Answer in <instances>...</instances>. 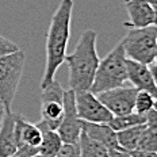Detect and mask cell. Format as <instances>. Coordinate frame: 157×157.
<instances>
[{
	"instance_id": "obj_10",
	"label": "cell",
	"mask_w": 157,
	"mask_h": 157,
	"mask_svg": "<svg viewBox=\"0 0 157 157\" xmlns=\"http://www.w3.org/2000/svg\"><path fill=\"white\" fill-rule=\"evenodd\" d=\"M81 130L88 137L94 138L95 141L103 144L109 150V157L113 156H127V153L119 146L117 141V132L109 126V123H96L81 121Z\"/></svg>"
},
{
	"instance_id": "obj_2",
	"label": "cell",
	"mask_w": 157,
	"mask_h": 157,
	"mask_svg": "<svg viewBox=\"0 0 157 157\" xmlns=\"http://www.w3.org/2000/svg\"><path fill=\"white\" fill-rule=\"evenodd\" d=\"M96 31H83L73 53L65 56V61L69 68V88L75 92L90 91L92 86L100 61L96 50Z\"/></svg>"
},
{
	"instance_id": "obj_25",
	"label": "cell",
	"mask_w": 157,
	"mask_h": 157,
	"mask_svg": "<svg viewBox=\"0 0 157 157\" xmlns=\"http://www.w3.org/2000/svg\"><path fill=\"white\" fill-rule=\"evenodd\" d=\"M4 111V110H3ZM3 111H0V122H2V115H3Z\"/></svg>"
},
{
	"instance_id": "obj_8",
	"label": "cell",
	"mask_w": 157,
	"mask_h": 157,
	"mask_svg": "<svg viewBox=\"0 0 157 157\" xmlns=\"http://www.w3.org/2000/svg\"><path fill=\"white\" fill-rule=\"evenodd\" d=\"M57 133L63 142H78V137L81 133V119L76 111L75 91L71 88L64 91V114L57 127Z\"/></svg>"
},
{
	"instance_id": "obj_12",
	"label": "cell",
	"mask_w": 157,
	"mask_h": 157,
	"mask_svg": "<svg viewBox=\"0 0 157 157\" xmlns=\"http://www.w3.org/2000/svg\"><path fill=\"white\" fill-rule=\"evenodd\" d=\"M125 7L129 14V21L125 27H145L156 25V8H153L145 0H125Z\"/></svg>"
},
{
	"instance_id": "obj_17",
	"label": "cell",
	"mask_w": 157,
	"mask_h": 157,
	"mask_svg": "<svg viewBox=\"0 0 157 157\" xmlns=\"http://www.w3.org/2000/svg\"><path fill=\"white\" fill-rule=\"evenodd\" d=\"M78 146L81 157H109V150L106 146L88 137L83 130L78 137Z\"/></svg>"
},
{
	"instance_id": "obj_14",
	"label": "cell",
	"mask_w": 157,
	"mask_h": 157,
	"mask_svg": "<svg viewBox=\"0 0 157 157\" xmlns=\"http://www.w3.org/2000/svg\"><path fill=\"white\" fill-rule=\"evenodd\" d=\"M15 138L18 148L23 145L38 148L42 140V132L37 125L26 121L21 114H15Z\"/></svg>"
},
{
	"instance_id": "obj_19",
	"label": "cell",
	"mask_w": 157,
	"mask_h": 157,
	"mask_svg": "<svg viewBox=\"0 0 157 157\" xmlns=\"http://www.w3.org/2000/svg\"><path fill=\"white\" fill-rule=\"evenodd\" d=\"M136 150L157 153V126L146 125Z\"/></svg>"
},
{
	"instance_id": "obj_21",
	"label": "cell",
	"mask_w": 157,
	"mask_h": 157,
	"mask_svg": "<svg viewBox=\"0 0 157 157\" xmlns=\"http://www.w3.org/2000/svg\"><path fill=\"white\" fill-rule=\"evenodd\" d=\"M57 156L60 157H80V146L78 142H63Z\"/></svg>"
},
{
	"instance_id": "obj_18",
	"label": "cell",
	"mask_w": 157,
	"mask_h": 157,
	"mask_svg": "<svg viewBox=\"0 0 157 157\" xmlns=\"http://www.w3.org/2000/svg\"><path fill=\"white\" fill-rule=\"evenodd\" d=\"M146 117L145 114H138L136 111L129 114H122V115H114L111 118L109 126L114 132H119V130L127 129V127H132V126H137V125H142L145 123Z\"/></svg>"
},
{
	"instance_id": "obj_16",
	"label": "cell",
	"mask_w": 157,
	"mask_h": 157,
	"mask_svg": "<svg viewBox=\"0 0 157 157\" xmlns=\"http://www.w3.org/2000/svg\"><path fill=\"white\" fill-rule=\"evenodd\" d=\"M145 126H146L145 123H142V125L132 126V127H127V129L117 132V141L121 148L127 153V156H129V153L132 150L137 149V145H138V141L141 138V134L144 132V129H145Z\"/></svg>"
},
{
	"instance_id": "obj_4",
	"label": "cell",
	"mask_w": 157,
	"mask_h": 157,
	"mask_svg": "<svg viewBox=\"0 0 157 157\" xmlns=\"http://www.w3.org/2000/svg\"><path fill=\"white\" fill-rule=\"evenodd\" d=\"M126 58L145 65L156 63L157 57V27L149 25L145 27H129L121 41Z\"/></svg>"
},
{
	"instance_id": "obj_15",
	"label": "cell",
	"mask_w": 157,
	"mask_h": 157,
	"mask_svg": "<svg viewBox=\"0 0 157 157\" xmlns=\"http://www.w3.org/2000/svg\"><path fill=\"white\" fill-rule=\"evenodd\" d=\"M42 140L38 146V156L42 157H56L63 145V140L60 138L57 130L41 129Z\"/></svg>"
},
{
	"instance_id": "obj_22",
	"label": "cell",
	"mask_w": 157,
	"mask_h": 157,
	"mask_svg": "<svg viewBox=\"0 0 157 157\" xmlns=\"http://www.w3.org/2000/svg\"><path fill=\"white\" fill-rule=\"evenodd\" d=\"M18 49H19V46L16 44H14L12 41H10L8 38L0 35V57L8 54V53H12V52L18 50Z\"/></svg>"
},
{
	"instance_id": "obj_11",
	"label": "cell",
	"mask_w": 157,
	"mask_h": 157,
	"mask_svg": "<svg viewBox=\"0 0 157 157\" xmlns=\"http://www.w3.org/2000/svg\"><path fill=\"white\" fill-rule=\"evenodd\" d=\"M126 72L127 81H130L133 87H136L138 91H148L155 96L157 95L156 76L149 65L126 58Z\"/></svg>"
},
{
	"instance_id": "obj_26",
	"label": "cell",
	"mask_w": 157,
	"mask_h": 157,
	"mask_svg": "<svg viewBox=\"0 0 157 157\" xmlns=\"http://www.w3.org/2000/svg\"><path fill=\"white\" fill-rule=\"evenodd\" d=\"M0 111H3V104L0 103Z\"/></svg>"
},
{
	"instance_id": "obj_20",
	"label": "cell",
	"mask_w": 157,
	"mask_h": 157,
	"mask_svg": "<svg viewBox=\"0 0 157 157\" xmlns=\"http://www.w3.org/2000/svg\"><path fill=\"white\" fill-rule=\"evenodd\" d=\"M156 107V96L148 91H137L134 99V111L138 114H145L150 109Z\"/></svg>"
},
{
	"instance_id": "obj_24",
	"label": "cell",
	"mask_w": 157,
	"mask_h": 157,
	"mask_svg": "<svg viewBox=\"0 0 157 157\" xmlns=\"http://www.w3.org/2000/svg\"><path fill=\"white\" fill-rule=\"evenodd\" d=\"M145 2H148L153 8H156V6H157V0H145Z\"/></svg>"
},
{
	"instance_id": "obj_6",
	"label": "cell",
	"mask_w": 157,
	"mask_h": 157,
	"mask_svg": "<svg viewBox=\"0 0 157 157\" xmlns=\"http://www.w3.org/2000/svg\"><path fill=\"white\" fill-rule=\"evenodd\" d=\"M64 114V90L56 78L50 81L41 94V121L35 123L39 129L57 130Z\"/></svg>"
},
{
	"instance_id": "obj_23",
	"label": "cell",
	"mask_w": 157,
	"mask_h": 157,
	"mask_svg": "<svg viewBox=\"0 0 157 157\" xmlns=\"http://www.w3.org/2000/svg\"><path fill=\"white\" fill-rule=\"evenodd\" d=\"M14 156H16V157H34V156H38V148L29 146V145L19 146V148L16 149Z\"/></svg>"
},
{
	"instance_id": "obj_3",
	"label": "cell",
	"mask_w": 157,
	"mask_h": 157,
	"mask_svg": "<svg viewBox=\"0 0 157 157\" xmlns=\"http://www.w3.org/2000/svg\"><path fill=\"white\" fill-rule=\"evenodd\" d=\"M126 83V56L122 45L119 42L115 46V49H113L103 60L99 61L90 91L96 95L99 92H103V91L122 87Z\"/></svg>"
},
{
	"instance_id": "obj_1",
	"label": "cell",
	"mask_w": 157,
	"mask_h": 157,
	"mask_svg": "<svg viewBox=\"0 0 157 157\" xmlns=\"http://www.w3.org/2000/svg\"><path fill=\"white\" fill-rule=\"evenodd\" d=\"M73 0H61L53 14L46 33V64L41 78V90L54 78L58 68L65 63L68 42L71 38V23Z\"/></svg>"
},
{
	"instance_id": "obj_9",
	"label": "cell",
	"mask_w": 157,
	"mask_h": 157,
	"mask_svg": "<svg viewBox=\"0 0 157 157\" xmlns=\"http://www.w3.org/2000/svg\"><path fill=\"white\" fill-rule=\"evenodd\" d=\"M136 87H117L96 94L98 99L109 109L113 115H122L134 111V99L137 95Z\"/></svg>"
},
{
	"instance_id": "obj_5",
	"label": "cell",
	"mask_w": 157,
	"mask_h": 157,
	"mask_svg": "<svg viewBox=\"0 0 157 157\" xmlns=\"http://www.w3.org/2000/svg\"><path fill=\"white\" fill-rule=\"evenodd\" d=\"M25 65L26 54L21 49L0 57V103L4 111L12 110Z\"/></svg>"
},
{
	"instance_id": "obj_13",
	"label": "cell",
	"mask_w": 157,
	"mask_h": 157,
	"mask_svg": "<svg viewBox=\"0 0 157 157\" xmlns=\"http://www.w3.org/2000/svg\"><path fill=\"white\" fill-rule=\"evenodd\" d=\"M18 145L15 138V114L11 111H3L0 122V157L14 156Z\"/></svg>"
},
{
	"instance_id": "obj_7",
	"label": "cell",
	"mask_w": 157,
	"mask_h": 157,
	"mask_svg": "<svg viewBox=\"0 0 157 157\" xmlns=\"http://www.w3.org/2000/svg\"><path fill=\"white\" fill-rule=\"evenodd\" d=\"M76 111L81 121L96 123H107L114 115L109 111L104 104L98 99V96L91 91L75 92Z\"/></svg>"
}]
</instances>
